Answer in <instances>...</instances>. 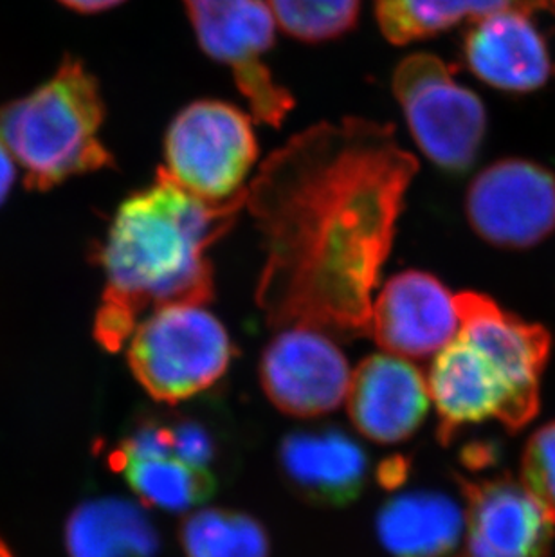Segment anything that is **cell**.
<instances>
[{
    "mask_svg": "<svg viewBox=\"0 0 555 557\" xmlns=\"http://www.w3.org/2000/svg\"><path fill=\"white\" fill-rule=\"evenodd\" d=\"M417 172L395 128L367 117L318 123L263 161L246 208L262 233L257 301L271 325L368 336Z\"/></svg>",
    "mask_w": 555,
    "mask_h": 557,
    "instance_id": "6da1fadb",
    "label": "cell"
},
{
    "mask_svg": "<svg viewBox=\"0 0 555 557\" xmlns=\"http://www.w3.org/2000/svg\"><path fill=\"white\" fill-rule=\"evenodd\" d=\"M246 208V188L210 200L159 169L148 188L126 197L115 211L100 252L106 295L96 337L109 350L123 347L153 310L206 306L213 298L210 248Z\"/></svg>",
    "mask_w": 555,
    "mask_h": 557,
    "instance_id": "7a4b0ae2",
    "label": "cell"
},
{
    "mask_svg": "<svg viewBox=\"0 0 555 557\" xmlns=\"http://www.w3.org/2000/svg\"><path fill=\"white\" fill-rule=\"evenodd\" d=\"M455 300L460 329L436 354L428 375L442 442L478 422L499 421L514 432L527 426L540 410L551 337L485 296L464 293Z\"/></svg>",
    "mask_w": 555,
    "mask_h": 557,
    "instance_id": "3957f363",
    "label": "cell"
},
{
    "mask_svg": "<svg viewBox=\"0 0 555 557\" xmlns=\"http://www.w3.org/2000/svg\"><path fill=\"white\" fill-rule=\"evenodd\" d=\"M103 120L98 79L67 54L46 84L0 109V141L24 170L26 188L46 191L114 166L100 137Z\"/></svg>",
    "mask_w": 555,
    "mask_h": 557,
    "instance_id": "277c9868",
    "label": "cell"
},
{
    "mask_svg": "<svg viewBox=\"0 0 555 557\" xmlns=\"http://www.w3.org/2000/svg\"><path fill=\"white\" fill-rule=\"evenodd\" d=\"M235 347L205 306H172L145 315L126 342L132 373L153 400L177 405L219 383Z\"/></svg>",
    "mask_w": 555,
    "mask_h": 557,
    "instance_id": "5b68a950",
    "label": "cell"
},
{
    "mask_svg": "<svg viewBox=\"0 0 555 557\" xmlns=\"http://www.w3.org/2000/svg\"><path fill=\"white\" fill-rule=\"evenodd\" d=\"M393 92L431 163L455 174L474 163L488 128L485 107L444 60L430 53L404 59L393 73Z\"/></svg>",
    "mask_w": 555,
    "mask_h": 557,
    "instance_id": "8992f818",
    "label": "cell"
},
{
    "mask_svg": "<svg viewBox=\"0 0 555 557\" xmlns=\"http://www.w3.org/2000/svg\"><path fill=\"white\" fill-rule=\"evenodd\" d=\"M195 37L210 59L230 69L251 114L282 126L294 96L274 82L263 57L274 46L276 21L266 0H183Z\"/></svg>",
    "mask_w": 555,
    "mask_h": 557,
    "instance_id": "52a82bcc",
    "label": "cell"
},
{
    "mask_svg": "<svg viewBox=\"0 0 555 557\" xmlns=\"http://www.w3.org/2000/svg\"><path fill=\"white\" fill-rule=\"evenodd\" d=\"M164 169L189 191L210 200L240 194L258 158L251 120L217 100L195 101L166 132Z\"/></svg>",
    "mask_w": 555,
    "mask_h": 557,
    "instance_id": "ba28073f",
    "label": "cell"
},
{
    "mask_svg": "<svg viewBox=\"0 0 555 557\" xmlns=\"http://www.w3.org/2000/svg\"><path fill=\"white\" fill-rule=\"evenodd\" d=\"M472 230L499 248L543 243L555 230V175L525 159H503L477 175L467 191Z\"/></svg>",
    "mask_w": 555,
    "mask_h": 557,
    "instance_id": "9c48e42d",
    "label": "cell"
},
{
    "mask_svg": "<svg viewBox=\"0 0 555 557\" xmlns=\"http://www.w3.org/2000/svg\"><path fill=\"white\" fill-rule=\"evenodd\" d=\"M351 370L345 354L312 326H283L263 350L260 381L268 399L285 416L316 419L346 400Z\"/></svg>",
    "mask_w": 555,
    "mask_h": 557,
    "instance_id": "30bf717a",
    "label": "cell"
},
{
    "mask_svg": "<svg viewBox=\"0 0 555 557\" xmlns=\"http://www.w3.org/2000/svg\"><path fill=\"white\" fill-rule=\"evenodd\" d=\"M458 329L455 296L441 280L422 271H404L392 276L373 300L368 336L384 352L425 359L441 352Z\"/></svg>",
    "mask_w": 555,
    "mask_h": 557,
    "instance_id": "8fae6325",
    "label": "cell"
},
{
    "mask_svg": "<svg viewBox=\"0 0 555 557\" xmlns=\"http://www.w3.org/2000/svg\"><path fill=\"white\" fill-rule=\"evenodd\" d=\"M467 547L464 557H543L555 516L525 485L510 480L464 482Z\"/></svg>",
    "mask_w": 555,
    "mask_h": 557,
    "instance_id": "7c38bea8",
    "label": "cell"
},
{
    "mask_svg": "<svg viewBox=\"0 0 555 557\" xmlns=\"http://www.w3.org/2000/svg\"><path fill=\"white\" fill-rule=\"evenodd\" d=\"M428 377L409 359L373 354L351 372L348 416L368 441L392 446L408 441L430 410Z\"/></svg>",
    "mask_w": 555,
    "mask_h": 557,
    "instance_id": "4fadbf2b",
    "label": "cell"
},
{
    "mask_svg": "<svg viewBox=\"0 0 555 557\" xmlns=\"http://www.w3.org/2000/svg\"><path fill=\"white\" fill-rule=\"evenodd\" d=\"M111 462L147 507L183 515L215 495L211 469L186 462L170 449L164 419L137 426L112 453Z\"/></svg>",
    "mask_w": 555,
    "mask_h": 557,
    "instance_id": "5bb4252c",
    "label": "cell"
},
{
    "mask_svg": "<svg viewBox=\"0 0 555 557\" xmlns=\"http://www.w3.org/2000/svg\"><path fill=\"white\" fill-rule=\"evenodd\" d=\"M464 53L478 78L507 92L540 89L555 73L545 38L530 15L516 11L472 22Z\"/></svg>",
    "mask_w": 555,
    "mask_h": 557,
    "instance_id": "9a60e30c",
    "label": "cell"
},
{
    "mask_svg": "<svg viewBox=\"0 0 555 557\" xmlns=\"http://www.w3.org/2000/svg\"><path fill=\"white\" fill-rule=\"evenodd\" d=\"M280 468L305 499L341 507L361 496L370 462L350 435L323 428L285 436L280 444Z\"/></svg>",
    "mask_w": 555,
    "mask_h": 557,
    "instance_id": "2e32d148",
    "label": "cell"
},
{
    "mask_svg": "<svg viewBox=\"0 0 555 557\" xmlns=\"http://www.w3.org/2000/svg\"><path fill=\"white\" fill-rule=\"evenodd\" d=\"M466 529V512L435 491H408L378 512V536L393 557H445Z\"/></svg>",
    "mask_w": 555,
    "mask_h": 557,
    "instance_id": "e0dca14e",
    "label": "cell"
},
{
    "mask_svg": "<svg viewBox=\"0 0 555 557\" xmlns=\"http://www.w3.org/2000/svg\"><path fill=\"white\" fill-rule=\"evenodd\" d=\"M71 557H156L159 534L141 505L92 499L74 510L65 529Z\"/></svg>",
    "mask_w": 555,
    "mask_h": 557,
    "instance_id": "ac0fdd59",
    "label": "cell"
},
{
    "mask_svg": "<svg viewBox=\"0 0 555 557\" xmlns=\"http://www.w3.org/2000/svg\"><path fill=\"white\" fill-rule=\"evenodd\" d=\"M503 11L525 15L552 13L555 0H375V18L393 46L424 40L464 21H480Z\"/></svg>",
    "mask_w": 555,
    "mask_h": 557,
    "instance_id": "d6986e66",
    "label": "cell"
},
{
    "mask_svg": "<svg viewBox=\"0 0 555 557\" xmlns=\"http://www.w3.org/2000/svg\"><path fill=\"white\" fill-rule=\"evenodd\" d=\"M184 557H269L271 542L262 523L238 510L202 507L178 529Z\"/></svg>",
    "mask_w": 555,
    "mask_h": 557,
    "instance_id": "ffe728a7",
    "label": "cell"
},
{
    "mask_svg": "<svg viewBox=\"0 0 555 557\" xmlns=\"http://www.w3.org/2000/svg\"><path fill=\"white\" fill-rule=\"evenodd\" d=\"M283 32L301 42H326L356 26L361 0H266Z\"/></svg>",
    "mask_w": 555,
    "mask_h": 557,
    "instance_id": "44dd1931",
    "label": "cell"
},
{
    "mask_svg": "<svg viewBox=\"0 0 555 557\" xmlns=\"http://www.w3.org/2000/svg\"><path fill=\"white\" fill-rule=\"evenodd\" d=\"M523 485L555 516V422L541 428L527 444Z\"/></svg>",
    "mask_w": 555,
    "mask_h": 557,
    "instance_id": "7402d4cb",
    "label": "cell"
},
{
    "mask_svg": "<svg viewBox=\"0 0 555 557\" xmlns=\"http://www.w3.org/2000/svg\"><path fill=\"white\" fill-rule=\"evenodd\" d=\"M15 159L4 147V143L0 141V206L8 199L11 188L15 185Z\"/></svg>",
    "mask_w": 555,
    "mask_h": 557,
    "instance_id": "603a6c76",
    "label": "cell"
},
{
    "mask_svg": "<svg viewBox=\"0 0 555 557\" xmlns=\"http://www.w3.org/2000/svg\"><path fill=\"white\" fill-rule=\"evenodd\" d=\"M60 2L67 5L69 10L79 11V13H100L123 4L125 0H60Z\"/></svg>",
    "mask_w": 555,
    "mask_h": 557,
    "instance_id": "cb8c5ba5",
    "label": "cell"
},
{
    "mask_svg": "<svg viewBox=\"0 0 555 557\" xmlns=\"http://www.w3.org/2000/svg\"><path fill=\"white\" fill-rule=\"evenodd\" d=\"M0 557H11L10 550H8V547L2 543V540H0Z\"/></svg>",
    "mask_w": 555,
    "mask_h": 557,
    "instance_id": "d4e9b609",
    "label": "cell"
}]
</instances>
